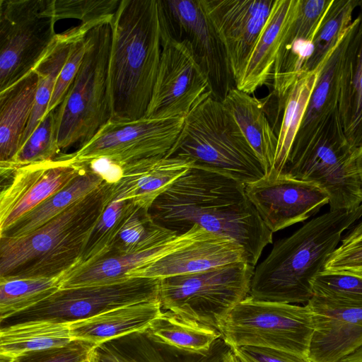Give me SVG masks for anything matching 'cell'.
I'll use <instances>...</instances> for the list:
<instances>
[{
    "instance_id": "1",
    "label": "cell",
    "mask_w": 362,
    "mask_h": 362,
    "mask_svg": "<svg viewBox=\"0 0 362 362\" xmlns=\"http://www.w3.org/2000/svg\"><path fill=\"white\" fill-rule=\"evenodd\" d=\"M156 223L177 235L194 225L241 246L255 267L273 233L248 199L245 185L225 175L192 166L149 209Z\"/></svg>"
},
{
    "instance_id": "2",
    "label": "cell",
    "mask_w": 362,
    "mask_h": 362,
    "mask_svg": "<svg viewBox=\"0 0 362 362\" xmlns=\"http://www.w3.org/2000/svg\"><path fill=\"white\" fill-rule=\"evenodd\" d=\"M111 28V119L137 120L146 116L162 52L158 0H121Z\"/></svg>"
},
{
    "instance_id": "3",
    "label": "cell",
    "mask_w": 362,
    "mask_h": 362,
    "mask_svg": "<svg viewBox=\"0 0 362 362\" xmlns=\"http://www.w3.org/2000/svg\"><path fill=\"white\" fill-rule=\"evenodd\" d=\"M362 217L353 209L329 210L275 243L255 268L248 296L262 301L306 305L312 281L338 247L344 232Z\"/></svg>"
},
{
    "instance_id": "4",
    "label": "cell",
    "mask_w": 362,
    "mask_h": 362,
    "mask_svg": "<svg viewBox=\"0 0 362 362\" xmlns=\"http://www.w3.org/2000/svg\"><path fill=\"white\" fill-rule=\"evenodd\" d=\"M112 187L105 180L32 233L0 238V278L59 276L78 267Z\"/></svg>"
},
{
    "instance_id": "5",
    "label": "cell",
    "mask_w": 362,
    "mask_h": 362,
    "mask_svg": "<svg viewBox=\"0 0 362 362\" xmlns=\"http://www.w3.org/2000/svg\"><path fill=\"white\" fill-rule=\"evenodd\" d=\"M165 157L190 161L194 167L245 185L267 174L232 116L211 95L185 116L182 129Z\"/></svg>"
},
{
    "instance_id": "6",
    "label": "cell",
    "mask_w": 362,
    "mask_h": 362,
    "mask_svg": "<svg viewBox=\"0 0 362 362\" xmlns=\"http://www.w3.org/2000/svg\"><path fill=\"white\" fill-rule=\"evenodd\" d=\"M111 22L88 31L86 50L76 76L59 105L60 149L92 139L111 119L108 95V64Z\"/></svg>"
},
{
    "instance_id": "7",
    "label": "cell",
    "mask_w": 362,
    "mask_h": 362,
    "mask_svg": "<svg viewBox=\"0 0 362 362\" xmlns=\"http://www.w3.org/2000/svg\"><path fill=\"white\" fill-rule=\"evenodd\" d=\"M354 151L337 109L303 148L289 154L282 173L325 190L329 210L353 209L362 204Z\"/></svg>"
},
{
    "instance_id": "8",
    "label": "cell",
    "mask_w": 362,
    "mask_h": 362,
    "mask_svg": "<svg viewBox=\"0 0 362 362\" xmlns=\"http://www.w3.org/2000/svg\"><path fill=\"white\" fill-rule=\"evenodd\" d=\"M255 268L238 262L161 279L162 310L217 329L220 321L248 296Z\"/></svg>"
},
{
    "instance_id": "9",
    "label": "cell",
    "mask_w": 362,
    "mask_h": 362,
    "mask_svg": "<svg viewBox=\"0 0 362 362\" xmlns=\"http://www.w3.org/2000/svg\"><path fill=\"white\" fill-rule=\"evenodd\" d=\"M217 329L233 349L262 347L308 357L314 325L308 304L262 301L247 296L220 321Z\"/></svg>"
},
{
    "instance_id": "10",
    "label": "cell",
    "mask_w": 362,
    "mask_h": 362,
    "mask_svg": "<svg viewBox=\"0 0 362 362\" xmlns=\"http://www.w3.org/2000/svg\"><path fill=\"white\" fill-rule=\"evenodd\" d=\"M54 0H0V92L33 70L57 33Z\"/></svg>"
},
{
    "instance_id": "11",
    "label": "cell",
    "mask_w": 362,
    "mask_h": 362,
    "mask_svg": "<svg viewBox=\"0 0 362 362\" xmlns=\"http://www.w3.org/2000/svg\"><path fill=\"white\" fill-rule=\"evenodd\" d=\"M160 280L129 277L112 284L60 288L0 321V327L30 322L71 323L124 305L158 300Z\"/></svg>"
},
{
    "instance_id": "12",
    "label": "cell",
    "mask_w": 362,
    "mask_h": 362,
    "mask_svg": "<svg viewBox=\"0 0 362 362\" xmlns=\"http://www.w3.org/2000/svg\"><path fill=\"white\" fill-rule=\"evenodd\" d=\"M185 117H144L131 122L110 119L72 155L79 163L105 158L121 168L135 161L165 157L182 129Z\"/></svg>"
},
{
    "instance_id": "13",
    "label": "cell",
    "mask_w": 362,
    "mask_h": 362,
    "mask_svg": "<svg viewBox=\"0 0 362 362\" xmlns=\"http://www.w3.org/2000/svg\"><path fill=\"white\" fill-rule=\"evenodd\" d=\"M160 30V64L145 117L186 116L196 105L211 95L209 80L189 42L173 36L161 25Z\"/></svg>"
},
{
    "instance_id": "14",
    "label": "cell",
    "mask_w": 362,
    "mask_h": 362,
    "mask_svg": "<svg viewBox=\"0 0 362 362\" xmlns=\"http://www.w3.org/2000/svg\"><path fill=\"white\" fill-rule=\"evenodd\" d=\"M162 27L187 40L206 75L211 95L222 102L235 87L225 48L204 13L199 0H158Z\"/></svg>"
},
{
    "instance_id": "15",
    "label": "cell",
    "mask_w": 362,
    "mask_h": 362,
    "mask_svg": "<svg viewBox=\"0 0 362 362\" xmlns=\"http://www.w3.org/2000/svg\"><path fill=\"white\" fill-rule=\"evenodd\" d=\"M245 191L272 233L305 221L329 202L327 192L317 185L273 170L245 185Z\"/></svg>"
},
{
    "instance_id": "16",
    "label": "cell",
    "mask_w": 362,
    "mask_h": 362,
    "mask_svg": "<svg viewBox=\"0 0 362 362\" xmlns=\"http://www.w3.org/2000/svg\"><path fill=\"white\" fill-rule=\"evenodd\" d=\"M85 165L72 153L17 168L0 194V234L76 178Z\"/></svg>"
},
{
    "instance_id": "17",
    "label": "cell",
    "mask_w": 362,
    "mask_h": 362,
    "mask_svg": "<svg viewBox=\"0 0 362 362\" xmlns=\"http://www.w3.org/2000/svg\"><path fill=\"white\" fill-rule=\"evenodd\" d=\"M274 2V0H199L225 48L235 82Z\"/></svg>"
},
{
    "instance_id": "18",
    "label": "cell",
    "mask_w": 362,
    "mask_h": 362,
    "mask_svg": "<svg viewBox=\"0 0 362 362\" xmlns=\"http://www.w3.org/2000/svg\"><path fill=\"white\" fill-rule=\"evenodd\" d=\"M307 304L314 325L310 361L340 362L362 346V308L337 305L315 296Z\"/></svg>"
},
{
    "instance_id": "19",
    "label": "cell",
    "mask_w": 362,
    "mask_h": 362,
    "mask_svg": "<svg viewBox=\"0 0 362 362\" xmlns=\"http://www.w3.org/2000/svg\"><path fill=\"white\" fill-rule=\"evenodd\" d=\"M332 0H298L276 56L272 81L279 112L313 52V40Z\"/></svg>"
},
{
    "instance_id": "20",
    "label": "cell",
    "mask_w": 362,
    "mask_h": 362,
    "mask_svg": "<svg viewBox=\"0 0 362 362\" xmlns=\"http://www.w3.org/2000/svg\"><path fill=\"white\" fill-rule=\"evenodd\" d=\"M247 262L244 249L233 240L205 229L192 240L155 261L130 272L128 277L163 279Z\"/></svg>"
},
{
    "instance_id": "21",
    "label": "cell",
    "mask_w": 362,
    "mask_h": 362,
    "mask_svg": "<svg viewBox=\"0 0 362 362\" xmlns=\"http://www.w3.org/2000/svg\"><path fill=\"white\" fill-rule=\"evenodd\" d=\"M204 228L194 225L186 233L152 240L129 252L111 254L64 274L61 288L106 285L128 279L130 272L155 261L197 237Z\"/></svg>"
},
{
    "instance_id": "22",
    "label": "cell",
    "mask_w": 362,
    "mask_h": 362,
    "mask_svg": "<svg viewBox=\"0 0 362 362\" xmlns=\"http://www.w3.org/2000/svg\"><path fill=\"white\" fill-rule=\"evenodd\" d=\"M192 166L190 161L168 157L127 164L112 183V200H127L149 211L155 200Z\"/></svg>"
},
{
    "instance_id": "23",
    "label": "cell",
    "mask_w": 362,
    "mask_h": 362,
    "mask_svg": "<svg viewBox=\"0 0 362 362\" xmlns=\"http://www.w3.org/2000/svg\"><path fill=\"white\" fill-rule=\"evenodd\" d=\"M358 8L345 35L338 104L344 132L354 151L362 146V0Z\"/></svg>"
},
{
    "instance_id": "24",
    "label": "cell",
    "mask_w": 362,
    "mask_h": 362,
    "mask_svg": "<svg viewBox=\"0 0 362 362\" xmlns=\"http://www.w3.org/2000/svg\"><path fill=\"white\" fill-rule=\"evenodd\" d=\"M298 1L274 0L271 12L235 80L236 88L250 95L272 80L276 56L295 15Z\"/></svg>"
},
{
    "instance_id": "25",
    "label": "cell",
    "mask_w": 362,
    "mask_h": 362,
    "mask_svg": "<svg viewBox=\"0 0 362 362\" xmlns=\"http://www.w3.org/2000/svg\"><path fill=\"white\" fill-rule=\"evenodd\" d=\"M163 313L159 300L130 304L69 323L74 340L96 346L133 332L146 330Z\"/></svg>"
},
{
    "instance_id": "26",
    "label": "cell",
    "mask_w": 362,
    "mask_h": 362,
    "mask_svg": "<svg viewBox=\"0 0 362 362\" xmlns=\"http://www.w3.org/2000/svg\"><path fill=\"white\" fill-rule=\"evenodd\" d=\"M37 76L30 71L0 92V166L8 164L21 148L35 100Z\"/></svg>"
},
{
    "instance_id": "27",
    "label": "cell",
    "mask_w": 362,
    "mask_h": 362,
    "mask_svg": "<svg viewBox=\"0 0 362 362\" xmlns=\"http://www.w3.org/2000/svg\"><path fill=\"white\" fill-rule=\"evenodd\" d=\"M345 35L346 33L319 69L315 85L290 153L303 148L330 115L338 109L340 60Z\"/></svg>"
},
{
    "instance_id": "28",
    "label": "cell",
    "mask_w": 362,
    "mask_h": 362,
    "mask_svg": "<svg viewBox=\"0 0 362 362\" xmlns=\"http://www.w3.org/2000/svg\"><path fill=\"white\" fill-rule=\"evenodd\" d=\"M245 139L264 165L267 173L273 168L278 136L264 113L262 103L235 87L221 102Z\"/></svg>"
},
{
    "instance_id": "29",
    "label": "cell",
    "mask_w": 362,
    "mask_h": 362,
    "mask_svg": "<svg viewBox=\"0 0 362 362\" xmlns=\"http://www.w3.org/2000/svg\"><path fill=\"white\" fill-rule=\"evenodd\" d=\"M83 164L82 171L69 185L21 217L0 234V238H17L32 233L105 181L103 175Z\"/></svg>"
},
{
    "instance_id": "30",
    "label": "cell",
    "mask_w": 362,
    "mask_h": 362,
    "mask_svg": "<svg viewBox=\"0 0 362 362\" xmlns=\"http://www.w3.org/2000/svg\"><path fill=\"white\" fill-rule=\"evenodd\" d=\"M73 340L69 323L30 322L0 327V362L64 346Z\"/></svg>"
},
{
    "instance_id": "31",
    "label": "cell",
    "mask_w": 362,
    "mask_h": 362,
    "mask_svg": "<svg viewBox=\"0 0 362 362\" xmlns=\"http://www.w3.org/2000/svg\"><path fill=\"white\" fill-rule=\"evenodd\" d=\"M89 30L90 29L79 25L57 34L49 49L33 69V71L37 76L35 100L21 146L47 112L59 75L66 62L72 42L80 34Z\"/></svg>"
},
{
    "instance_id": "32",
    "label": "cell",
    "mask_w": 362,
    "mask_h": 362,
    "mask_svg": "<svg viewBox=\"0 0 362 362\" xmlns=\"http://www.w3.org/2000/svg\"><path fill=\"white\" fill-rule=\"evenodd\" d=\"M95 353L99 362H183L185 351L156 341L146 329L103 342Z\"/></svg>"
},
{
    "instance_id": "33",
    "label": "cell",
    "mask_w": 362,
    "mask_h": 362,
    "mask_svg": "<svg viewBox=\"0 0 362 362\" xmlns=\"http://www.w3.org/2000/svg\"><path fill=\"white\" fill-rule=\"evenodd\" d=\"M156 341L176 349L188 352H204L221 337L218 329L165 311L147 329Z\"/></svg>"
},
{
    "instance_id": "34",
    "label": "cell",
    "mask_w": 362,
    "mask_h": 362,
    "mask_svg": "<svg viewBox=\"0 0 362 362\" xmlns=\"http://www.w3.org/2000/svg\"><path fill=\"white\" fill-rule=\"evenodd\" d=\"M319 69L312 72L303 71L286 95L282 121L277 135L276 156L272 169L277 173L282 172L287 162L315 85Z\"/></svg>"
},
{
    "instance_id": "35",
    "label": "cell",
    "mask_w": 362,
    "mask_h": 362,
    "mask_svg": "<svg viewBox=\"0 0 362 362\" xmlns=\"http://www.w3.org/2000/svg\"><path fill=\"white\" fill-rule=\"evenodd\" d=\"M361 0H332L315 33L313 52L303 71L318 69L351 24L354 10Z\"/></svg>"
},
{
    "instance_id": "36",
    "label": "cell",
    "mask_w": 362,
    "mask_h": 362,
    "mask_svg": "<svg viewBox=\"0 0 362 362\" xmlns=\"http://www.w3.org/2000/svg\"><path fill=\"white\" fill-rule=\"evenodd\" d=\"M62 276L0 278V321L52 295L60 289Z\"/></svg>"
},
{
    "instance_id": "37",
    "label": "cell",
    "mask_w": 362,
    "mask_h": 362,
    "mask_svg": "<svg viewBox=\"0 0 362 362\" xmlns=\"http://www.w3.org/2000/svg\"><path fill=\"white\" fill-rule=\"evenodd\" d=\"M59 106L47 112L7 165L0 166L1 176L7 177L18 168L48 161L60 152L58 143Z\"/></svg>"
},
{
    "instance_id": "38",
    "label": "cell",
    "mask_w": 362,
    "mask_h": 362,
    "mask_svg": "<svg viewBox=\"0 0 362 362\" xmlns=\"http://www.w3.org/2000/svg\"><path fill=\"white\" fill-rule=\"evenodd\" d=\"M136 206L127 200H112L109 203L89 236L78 266L90 264L109 252Z\"/></svg>"
},
{
    "instance_id": "39",
    "label": "cell",
    "mask_w": 362,
    "mask_h": 362,
    "mask_svg": "<svg viewBox=\"0 0 362 362\" xmlns=\"http://www.w3.org/2000/svg\"><path fill=\"white\" fill-rule=\"evenodd\" d=\"M313 296L332 303L362 308V277L323 271L312 281Z\"/></svg>"
},
{
    "instance_id": "40",
    "label": "cell",
    "mask_w": 362,
    "mask_h": 362,
    "mask_svg": "<svg viewBox=\"0 0 362 362\" xmlns=\"http://www.w3.org/2000/svg\"><path fill=\"white\" fill-rule=\"evenodd\" d=\"M121 0H54L55 21L65 18L81 21L80 25L89 29L111 22Z\"/></svg>"
},
{
    "instance_id": "41",
    "label": "cell",
    "mask_w": 362,
    "mask_h": 362,
    "mask_svg": "<svg viewBox=\"0 0 362 362\" xmlns=\"http://www.w3.org/2000/svg\"><path fill=\"white\" fill-rule=\"evenodd\" d=\"M359 268H362V220L341 239L324 271L341 272Z\"/></svg>"
},
{
    "instance_id": "42",
    "label": "cell",
    "mask_w": 362,
    "mask_h": 362,
    "mask_svg": "<svg viewBox=\"0 0 362 362\" xmlns=\"http://www.w3.org/2000/svg\"><path fill=\"white\" fill-rule=\"evenodd\" d=\"M96 345L81 340H73L62 346L33 351L10 362H87Z\"/></svg>"
},
{
    "instance_id": "43",
    "label": "cell",
    "mask_w": 362,
    "mask_h": 362,
    "mask_svg": "<svg viewBox=\"0 0 362 362\" xmlns=\"http://www.w3.org/2000/svg\"><path fill=\"white\" fill-rule=\"evenodd\" d=\"M87 33L88 31L82 33L72 42L66 62L59 75L47 113L57 108L62 103L73 83L83 59Z\"/></svg>"
},
{
    "instance_id": "44",
    "label": "cell",
    "mask_w": 362,
    "mask_h": 362,
    "mask_svg": "<svg viewBox=\"0 0 362 362\" xmlns=\"http://www.w3.org/2000/svg\"><path fill=\"white\" fill-rule=\"evenodd\" d=\"M233 352L237 362H312L305 356L268 348L241 346Z\"/></svg>"
},
{
    "instance_id": "45",
    "label": "cell",
    "mask_w": 362,
    "mask_h": 362,
    "mask_svg": "<svg viewBox=\"0 0 362 362\" xmlns=\"http://www.w3.org/2000/svg\"><path fill=\"white\" fill-rule=\"evenodd\" d=\"M232 353L233 348L221 337L204 352L185 351L183 362H226Z\"/></svg>"
},
{
    "instance_id": "46",
    "label": "cell",
    "mask_w": 362,
    "mask_h": 362,
    "mask_svg": "<svg viewBox=\"0 0 362 362\" xmlns=\"http://www.w3.org/2000/svg\"><path fill=\"white\" fill-rule=\"evenodd\" d=\"M354 158L362 186V146L355 150Z\"/></svg>"
},
{
    "instance_id": "47",
    "label": "cell",
    "mask_w": 362,
    "mask_h": 362,
    "mask_svg": "<svg viewBox=\"0 0 362 362\" xmlns=\"http://www.w3.org/2000/svg\"><path fill=\"white\" fill-rule=\"evenodd\" d=\"M340 362H362V346Z\"/></svg>"
},
{
    "instance_id": "48",
    "label": "cell",
    "mask_w": 362,
    "mask_h": 362,
    "mask_svg": "<svg viewBox=\"0 0 362 362\" xmlns=\"http://www.w3.org/2000/svg\"><path fill=\"white\" fill-rule=\"evenodd\" d=\"M341 272H344V273H347V274H353V275H355L357 276L362 277V268L347 270V271Z\"/></svg>"
},
{
    "instance_id": "49",
    "label": "cell",
    "mask_w": 362,
    "mask_h": 362,
    "mask_svg": "<svg viewBox=\"0 0 362 362\" xmlns=\"http://www.w3.org/2000/svg\"><path fill=\"white\" fill-rule=\"evenodd\" d=\"M87 362H99V360L98 359V358L95 355V350H94V352H93L92 356L90 358V359Z\"/></svg>"
},
{
    "instance_id": "50",
    "label": "cell",
    "mask_w": 362,
    "mask_h": 362,
    "mask_svg": "<svg viewBox=\"0 0 362 362\" xmlns=\"http://www.w3.org/2000/svg\"><path fill=\"white\" fill-rule=\"evenodd\" d=\"M226 362H237V360L233 354V352L229 356Z\"/></svg>"
}]
</instances>
